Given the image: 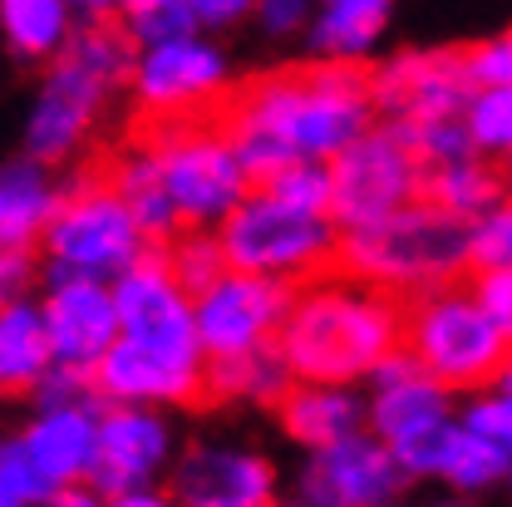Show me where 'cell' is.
Returning <instances> with one entry per match:
<instances>
[{"label": "cell", "instance_id": "cell-41", "mask_svg": "<svg viewBox=\"0 0 512 507\" xmlns=\"http://www.w3.org/2000/svg\"><path fill=\"white\" fill-rule=\"evenodd\" d=\"M69 10L79 20H114L119 15V0H69Z\"/></svg>", "mask_w": 512, "mask_h": 507}, {"label": "cell", "instance_id": "cell-3", "mask_svg": "<svg viewBox=\"0 0 512 507\" xmlns=\"http://www.w3.org/2000/svg\"><path fill=\"white\" fill-rule=\"evenodd\" d=\"M138 60V40L124 20H79L69 45L45 64L35 104L25 114V153L64 168L74 163L104 124L109 104L128 94V74Z\"/></svg>", "mask_w": 512, "mask_h": 507}, {"label": "cell", "instance_id": "cell-25", "mask_svg": "<svg viewBox=\"0 0 512 507\" xmlns=\"http://www.w3.org/2000/svg\"><path fill=\"white\" fill-rule=\"evenodd\" d=\"M109 183L128 197V207L138 212V222H143V232L153 237V247H163V242H173L178 232H183V222H178V212H173V202H168V192H163V178H158V163H153V148H148V138H143V128L114 148V158H109Z\"/></svg>", "mask_w": 512, "mask_h": 507}, {"label": "cell", "instance_id": "cell-11", "mask_svg": "<svg viewBox=\"0 0 512 507\" xmlns=\"http://www.w3.org/2000/svg\"><path fill=\"white\" fill-rule=\"evenodd\" d=\"M296 286L276 276H256L242 266H227L217 281L192 291V320L207 360H232L276 345Z\"/></svg>", "mask_w": 512, "mask_h": 507}, {"label": "cell", "instance_id": "cell-35", "mask_svg": "<svg viewBox=\"0 0 512 507\" xmlns=\"http://www.w3.org/2000/svg\"><path fill=\"white\" fill-rule=\"evenodd\" d=\"M458 419H463L473 434H483L488 444H498L512 453V389L508 384H483V389L463 394Z\"/></svg>", "mask_w": 512, "mask_h": 507}, {"label": "cell", "instance_id": "cell-34", "mask_svg": "<svg viewBox=\"0 0 512 507\" xmlns=\"http://www.w3.org/2000/svg\"><path fill=\"white\" fill-rule=\"evenodd\" d=\"M119 20L138 45H153V40H173V35H188L202 30L192 20L188 0H119Z\"/></svg>", "mask_w": 512, "mask_h": 507}, {"label": "cell", "instance_id": "cell-26", "mask_svg": "<svg viewBox=\"0 0 512 507\" xmlns=\"http://www.w3.org/2000/svg\"><path fill=\"white\" fill-rule=\"evenodd\" d=\"M512 468V453L498 444H488L483 434H473L463 419L448 429L444 448H439V463H434V483L448 488L453 498H488V493H503Z\"/></svg>", "mask_w": 512, "mask_h": 507}, {"label": "cell", "instance_id": "cell-7", "mask_svg": "<svg viewBox=\"0 0 512 507\" xmlns=\"http://www.w3.org/2000/svg\"><path fill=\"white\" fill-rule=\"evenodd\" d=\"M148 247L153 237L143 232L124 192L109 183V173H84L64 183L60 207L40 237V256L50 271H79V276H104V281L128 271Z\"/></svg>", "mask_w": 512, "mask_h": 507}, {"label": "cell", "instance_id": "cell-20", "mask_svg": "<svg viewBox=\"0 0 512 507\" xmlns=\"http://www.w3.org/2000/svg\"><path fill=\"white\" fill-rule=\"evenodd\" d=\"M99 409L104 404H40V414L20 429L55 498L64 488H89V473L99 458Z\"/></svg>", "mask_w": 512, "mask_h": 507}, {"label": "cell", "instance_id": "cell-9", "mask_svg": "<svg viewBox=\"0 0 512 507\" xmlns=\"http://www.w3.org/2000/svg\"><path fill=\"white\" fill-rule=\"evenodd\" d=\"M237 89V64L222 35L188 30L173 40L138 45V60L128 74V99L138 119H197L227 109Z\"/></svg>", "mask_w": 512, "mask_h": 507}, {"label": "cell", "instance_id": "cell-18", "mask_svg": "<svg viewBox=\"0 0 512 507\" xmlns=\"http://www.w3.org/2000/svg\"><path fill=\"white\" fill-rule=\"evenodd\" d=\"M40 306H45V325H50L55 365L94 370L109 355V345L119 340V296H114V281H104V276L45 266Z\"/></svg>", "mask_w": 512, "mask_h": 507}, {"label": "cell", "instance_id": "cell-16", "mask_svg": "<svg viewBox=\"0 0 512 507\" xmlns=\"http://www.w3.org/2000/svg\"><path fill=\"white\" fill-rule=\"evenodd\" d=\"M104 404H158V409H197L207 404V355L168 350L119 335L109 355L94 365Z\"/></svg>", "mask_w": 512, "mask_h": 507}, {"label": "cell", "instance_id": "cell-15", "mask_svg": "<svg viewBox=\"0 0 512 507\" xmlns=\"http://www.w3.org/2000/svg\"><path fill=\"white\" fill-rule=\"evenodd\" d=\"M281 488L276 458L237 439H192L168 473V498L178 507H271Z\"/></svg>", "mask_w": 512, "mask_h": 507}, {"label": "cell", "instance_id": "cell-40", "mask_svg": "<svg viewBox=\"0 0 512 507\" xmlns=\"http://www.w3.org/2000/svg\"><path fill=\"white\" fill-rule=\"evenodd\" d=\"M188 10L202 30L227 35V30H237V25H252L256 0H188Z\"/></svg>", "mask_w": 512, "mask_h": 507}, {"label": "cell", "instance_id": "cell-21", "mask_svg": "<svg viewBox=\"0 0 512 507\" xmlns=\"http://www.w3.org/2000/svg\"><path fill=\"white\" fill-rule=\"evenodd\" d=\"M276 424H281L286 444H296L301 453L335 444L345 434H360V429H370L365 384L296 380L276 404Z\"/></svg>", "mask_w": 512, "mask_h": 507}, {"label": "cell", "instance_id": "cell-23", "mask_svg": "<svg viewBox=\"0 0 512 507\" xmlns=\"http://www.w3.org/2000/svg\"><path fill=\"white\" fill-rule=\"evenodd\" d=\"M394 5L399 0H316V15L301 45L316 60L375 64L394 25Z\"/></svg>", "mask_w": 512, "mask_h": 507}, {"label": "cell", "instance_id": "cell-24", "mask_svg": "<svg viewBox=\"0 0 512 507\" xmlns=\"http://www.w3.org/2000/svg\"><path fill=\"white\" fill-rule=\"evenodd\" d=\"M55 370V345L45 306L15 296L0 306V394H35L40 380Z\"/></svg>", "mask_w": 512, "mask_h": 507}, {"label": "cell", "instance_id": "cell-12", "mask_svg": "<svg viewBox=\"0 0 512 507\" xmlns=\"http://www.w3.org/2000/svg\"><path fill=\"white\" fill-rule=\"evenodd\" d=\"M370 89L384 124H424L463 114L468 94L478 89L468 69V45H419V50H389L370 64Z\"/></svg>", "mask_w": 512, "mask_h": 507}, {"label": "cell", "instance_id": "cell-2", "mask_svg": "<svg viewBox=\"0 0 512 507\" xmlns=\"http://www.w3.org/2000/svg\"><path fill=\"white\" fill-rule=\"evenodd\" d=\"M404 345V301L380 286L325 266L296 286L276 350L296 380L365 384L389 350Z\"/></svg>", "mask_w": 512, "mask_h": 507}, {"label": "cell", "instance_id": "cell-27", "mask_svg": "<svg viewBox=\"0 0 512 507\" xmlns=\"http://www.w3.org/2000/svg\"><path fill=\"white\" fill-rule=\"evenodd\" d=\"M79 15L69 0H0V40L20 64H50L69 45Z\"/></svg>", "mask_w": 512, "mask_h": 507}, {"label": "cell", "instance_id": "cell-37", "mask_svg": "<svg viewBox=\"0 0 512 507\" xmlns=\"http://www.w3.org/2000/svg\"><path fill=\"white\" fill-rule=\"evenodd\" d=\"M473 266H512V197L473 222Z\"/></svg>", "mask_w": 512, "mask_h": 507}, {"label": "cell", "instance_id": "cell-31", "mask_svg": "<svg viewBox=\"0 0 512 507\" xmlns=\"http://www.w3.org/2000/svg\"><path fill=\"white\" fill-rule=\"evenodd\" d=\"M256 188L291 202V207H301V212L335 217V168L325 158H296V163L276 168L271 178H261Z\"/></svg>", "mask_w": 512, "mask_h": 507}, {"label": "cell", "instance_id": "cell-6", "mask_svg": "<svg viewBox=\"0 0 512 507\" xmlns=\"http://www.w3.org/2000/svg\"><path fill=\"white\" fill-rule=\"evenodd\" d=\"M404 350L453 394H473L483 384H498L512 340L463 276L404 301Z\"/></svg>", "mask_w": 512, "mask_h": 507}, {"label": "cell", "instance_id": "cell-33", "mask_svg": "<svg viewBox=\"0 0 512 507\" xmlns=\"http://www.w3.org/2000/svg\"><path fill=\"white\" fill-rule=\"evenodd\" d=\"M30 503H55L50 478L35 468L25 439H0V507H30Z\"/></svg>", "mask_w": 512, "mask_h": 507}, {"label": "cell", "instance_id": "cell-43", "mask_svg": "<svg viewBox=\"0 0 512 507\" xmlns=\"http://www.w3.org/2000/svg\"><path fill=\"white\" fill-rule=\"evenodd\" d=\"M503 493H508V498H512V468H508V483H503Z\"/></svg>", "mask_w": 512, "mask_h": 507}, {"label": "cell", "instance_id": "cell-5", "mask_svg": "<svg viewBox=\"0 0 512 507\" xmlns=\"http://www.w3.org/2000/svg\"><path fill=\"white\" fill-rule=\"evenodd\" d=\"M143 138L153 148L163 192L183 227H217L247 192L256 188L227 119H143Z\"/></svg>", "mask_w": 512, "mask_h": 507}, {"label": "cell", "instance_id": "cell-8", "mask_svg": "<svg viewBox=\"0 0 512 507\" xmlns=\"http://www.w3.org/2000/svg\"><path fill=\"white\" fill-rule=\"evenodd\" d=\"M227 266H242L256 276H276V281H311L316 271L335 266L340 252V222L301 212L271 192L252 188L222 222H217Z\"/></svg>", "mask_w": 512, "mask_h": 507}, {"label": "cell", "instance_id": "cell-32", "mask_svg": "<svg viewBox=\"0 0 512 507\" xmlns=\"http://www.w3.org/2000/svg\"><path fill=\"white\" fill-rule=\"evenodd\" d=\"M163 256L188 291H202L207 281H217L227 271V252H222L217 227H183L173 242H163Z\"/></svg>", "mask_w": 512, "mask_h": 507}, {"label": "cell", "instance_id": "cell-22", "mask_svg": "<svg viewBox=\"0 0 512 507\" xmlns=\"http://www.w3.org/2000/svg\"><path fill=\"white\" fill-rule=\"evenodd\" d=\"M60 168L20 153L0 163V252H40V237L64 197Z\"/></svg>", "mask_w": 512, "mask_h": 507}, {"label": "cell", "instance_id": "cell-17", "mask_svg": "<svg viewBox=\"0 0 512 507\" xmlns=\"http://www.w3.org/2000/svg\"><path fill=\"white\" fill-rule=\"evenodd\" d=\"M365 399H370V429L380 434L389 448H409L429 439L434 429H444L448 419H458V394L439 384L404 345L389 350L365 380Z\"/></svg>", "mask_w": 512, "mask_h": 507}, {"label": "cell", "instance_id": "cell-39", "mask_svg": "<svg viewBox=\"0 0 512 507\" xmlns=\"http://www.w3.org/2000/svg\"><path fill=\"white\" fill-rule=\"evenodd\" d=\"M468 69L478 84H508L512 79V30L483 35L468 45Z\"/></svg>", "mask_w": 512, "mask_h": 507}, {"label": "cell", "instance_id": "cell-36", "mask_svg": "<svg viewBox=\"0 0 512 507\" xmlns=\"http://www.w3.org/2000/svg\"><path fill=\"white\" fill-rule=\"evenodd\" d=\"M311 15H316V0H256L252 25L271 45H296V40H306Z\"/></svg>", "mask_w": 512, "mask_h": 507}, {"label": "cell", "instance_id": "cell-4", "mask_svg": "<svg viewBox=\"0 0 512 507\" xmlns=\"http://www.w3.org/2000/svg\"><path fill=\"white\" fill-rule=\"evenodd\" d=\"M335 266L399 301H414L473 271V222L434 197H414L375 222L340 227Z\"/></svg>", "mask_w": 512, "mask_h": 507}, {"label": "cell", "instance_id": "cell-14", "mask_svg": "<svg viewBox=\"0 0 512 507\" xmlns=\"http://www.w3.org/2000/svg\"><path fill=\"white\" fill-rule=\"evenodd\" d=\"M330 168H335V222L340 227L375 222L384 212L424 197V163L384 119L365 128L350 148H340Z\"/></svg>", "mask_w": 512, "mask_h": 507}, {"label": "cell", "instance_id": "cell-28", "mask_svg": "<svg viewBox=\"0 0 512 507\" xmlns=\"http://www.w3.org/2000/svg\"><path fill=\"white\" fill-rule=\"evenodd\" d=\"M291 384H296V375L276 345L252 350V355H232V360H207V399H217V404L276 409Z\"/></svg>", "mask_w": 512, "mask_h": 507}, {"label": "cell", "instance_id": "cell-42", "mask_svg": "<svg viewBox=\"0 0 512 507\" xmlns=\"http://www.w3.org/2000/svg\"><path fill=\"white\" fill-rule=\"evenodd\" d=\"M498 384H508L512 389V355H508V365H503V375H498Z\"/></svg>", "mask_w": 512, "mask_h": 507}, {"label": "cell", "instance_id": "cell-38", "mask_svg": "<svg viewBox=\"0 0 512 507\" xmlns=\"http://www.w3.org/2000/svg\"><path fill=\"white\" fill-rule=\"evenodd\" d=\"M468 286L478 291V301L488 306V316L498 320V330L512 340V266H473Z\"/></svg>", "mask_w": 512, "mask_h": 507}, {"label": "cell", "instance_id": "cell-29", "mask_svg": "<svg viewBox=\"0 0 512 507\" xmlns=\"http://www.w3.org/2000/svg\"><path fill=\"white\" fill-rule=\"evenodd\" d=\"M424 197H434L448 212L478 222L483 212H493L508 197V168L483 158V153H458V158L424 173Z\"/></svg>", "mask_w": 512, "mask_h": 507}, {"label": "cell", "instance_id": "cell-44", "mask_svg": "<svg viewBox=\"0 0 512 507\" xmlns=\"http://www.w3.org/2000/svg\"><path fill=\"white\" fill-rule=\"evenodd\" d=\"M508 197H512V163H508Z\"/></svg>", "mask_w": 512, "mask_h": 507}, {"label": "cell", "instance_id": "cell-30", "mask_svg": "<svg viewBox=\"0 0 512 507\" xmlns=\"http://www.w3.org/2000/svg\"><path fill=\"white\" fill-rule=\"evenodd\" d=\"M463 128L473 153L493 158V163H512V79L508 84H478L463 104Z\"/></svg>", "mask_w": 512, "mask_h": 507}, {"label": "cell", "instance_id": "cell-13", "mask_svg": "<svg viewBox=\"0 0 512 507\" xmlns=\"http://www.w3.org/2000/svg\"><path fill=\"white\" fill-rule=\"evenodd\" d=\"M409 473L375 429L345 434L335 444L311 448L291 498L301 507H389L409 493Z\"/></svg>", "mask_w": 512, "mask_h": 507}, {"label": "cell", "instance_id": "cell-1", "mask_svg": "<svg viewBox=\"0 0 512 507\" xmlns=\"http://www.w3.org/2000/svg\"><path fill=\"white\" fill-rule=\"evenodd\" d=\"M222 119L237 138V153L252 183H261L296 158L330 163L365 128L380 124V109L370 89V64L311 55L306 64H281L237 84Z\"/></svg>", "mask_w": 512, "mask_h": 507}, {"label": "cell", "instance_id": "cell-10", "mask_svg": "<svg viewBox=\"0 0 512 507\" xmlns=\"http://www.w3.org/2000/svg\"><path fill=\"white\" fill-rule=\"evenodd\" d=\"M183 453L173 409L158 404H104L99 409V458L89 488L114 507H163L168 473Z\"/></svg>", "mask_w": 512, "mask_h": 507}, {"label": "cell", "instance_id": "cell-19", "mask_svg": "<svg viewBox=\"0 0 512 507\" xmlns=\"http://www.w3.org/2000/svg\"><path fill=\"white\" fill-rule=\"evenodd\" d=\"M114 296H119V335L168 345V350H202L192 320V291L168 266L163 247H148L128 271H119Z\"/></svg>", "mask_w": 512, "mask_h": 507}]
</instances>
